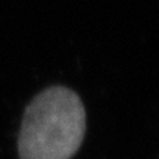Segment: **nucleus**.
I'll use <instances>...</instances> for the list:
<instances>
[{
  "label": "nucleus",
  "mask_w": 159,
  "mask_h": 159,
  "mask_svg": "<svg viewBox=\"0 0 159 159\" xmlns=\"http://www.w3.org/2000/svg\"><path fill=\"white\" fill-rule=\"evenodd\" d=\"M87 130L85 108L74 90L53 85L25 108L19 137V159H71Z\"/></svg>",
  "instance_id": "1"
}]
</instances>
